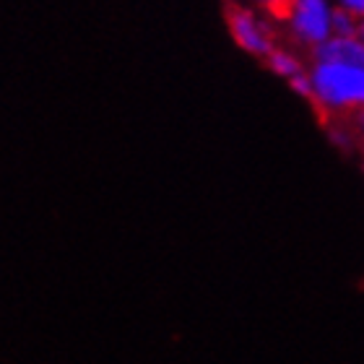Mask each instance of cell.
Wrapping results in <instances>:
<instances>
[{
  "label": "cell",
  "instance_id": "6da1fadb",
  "mask_svg": "<svg viewBox=\"0 0 364 364\" xmlns=\"http://www.w3.org/2000/svg\"><path fill=\"white\" fill-rule=\"evenodd\" d=\"M312 105L323 117L364 112V42L331 37L310 50Z\"/></svg>",
  "mask_w": 364,
  "mask_h": 364
},
{
  "label": "cell",
  "instance_id": "7a4b0ae2",
  "mask_svg": "<svg viewBox=\"0 0 364 364\" xmlns=\"http://www.w3.org/2000/svg\"><path fill=\"white\" fill-rule=\"evenodd\" d=\"M224 16H227L229 34L237 42V47H242L245 53L255 55V58H268L276 50V42H273L276 34H273V29L266 21H260L250 8L229 0L227 8H224Z\"/></svg>",
  "mask_w": 364,
  "mask_h": 364
},
{
  "label": "cell",
  "instance_id": "3957f363",
  "mask_svg": "<svg viewBox=\"0 0 364 364\" xmlns=\"http://www.w3.org/2000/svg\"><path fill=\"white\" fill-rule=\"evenodd\" d=\"M287 23L291 39L310 50L333 37V11L328 8V0H294Z\"/></svg>",
  "mask_w": 364,
  "mask_h": 364
},
{
  "label": "cell",
  "instance_id": "277c9868",
  "mask_svg": "<svg viewBox=\"0 0 364 364\" xmlns=\"http://www.w3.org/2000/svg\"><path fill=\"white\" fill-rule=\"evenodd\" d=\"M266 63H268V68H271L276 76L287 78V81H289V78L299 76V73H304L302 60H299L294 53H289V50H281V47H276V50L268 55Z\"/></svg>",
  "mask_w": 364,
  "mask_h": 364
},
{
  "label": "cell",
  "instance_id": "5b68a950",
  "mask_svg": "<svg viewBox=\"0 0 364 364\" xmlns=\"http://www.w3.org/2000/svg\"><path fill=\"white\" fill-rule=\"evenodd\" d=\"M326 130H328V138H331V144L338 149V151L343 154H351L354 149L359 146V136H357V128H351V125H346L343 120H336V117H328Z\"/></svg>",
  "mask_w": 364,
  "mask_h": 364
},
{
  "label": "cell",
  "instance_id": "8992f818",
  "mask_svg": "<svg viewBox=\"0 0 364 364\" xmlns=\"http://www.w3.org/2000/svg\"><path fill=\"white\" fill-rule=\"evenodd\" d=\"M359 23H362V18L349 14L346 8H336L333 11V34L336 37H359Z\"/></svg>",
  "mask_w": 364,
  "mask_h": 364
},
{
  "label": "cell",
  "instance_id": "52a82bcc",
  "mask_svg": "<svg viewBox=\"0 0 364 364\" xmlns=\"http://www.w3.org/2000/svg\"><path fill=\"white\" fill-rule=\"evenodd\" d=\"M354 128H357V136H359V144H362V149H364V112H357L354 114Z\"/></svg>",
  "mask_w": 364,
  "mask_h": 364
}]
</instances>
